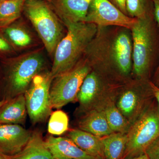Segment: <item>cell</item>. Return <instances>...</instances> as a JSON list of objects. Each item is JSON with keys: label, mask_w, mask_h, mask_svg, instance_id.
<instances>
[{"label": "cell", "mask_w": 159, "mask_h": 159, "mask_svg": "<svg viewBox=\"0 0 159 159\" xmlns=\"http://www.w3.org/2000/svg\"><path fill=\"white\" fill-rule=\"evenodd\" d=\"M9 157L10 159H54L38 131L32 133L25 147L19 152Z\"/></svg>", "instance_id": "cell-18"}, {"label": "cell", "mask_w": 159, "mask_h": 159, "mask_svg": "<svg viewBox=\"0 0 159 159\" xmlns=\"http://www.w3.org/2000/svg\"><path fill=\"white\" fill-rule=\"evenodd\" d=\"M121 89L116 93L115 103L132 125L154 100V97L147 80H137Z\"/></svg>", "instance_id": "cell-5"}, {"label": "cell", "mask_w": 159, "mask_h": 159, "mask_svg": "<svg viewBox=\"0 0 159 159\" xmlns=\"http://www.w3.org/2000/svg\"><path fill=\"white\" fill-rule=\"evenodd\" d=\"M127 14L139 19L148 16V0H125Z\"/></svg>", "instance_id": "cell-24"}, {"label": "cell", "mask_w": 159, "mask_h": 159, "mask_svg": "<svg viewBox=\"0 0 159 159\" xmlns=\"http://www.w3.org/2000/svg\"><path fill=\"white\" fill-rule=\"evenodd\" d=\"M6 1V0H0V4H1V3H2L4 1Z\"/></svg>", "instance_id": "cell-35"}, {"label": "cell", "mask_w": 159, "mask_h": 159, "mask_svg": "<svg viewBox=\"0 0 159 159\" xmlns=\"http://www.w3.org/2000/svg\"><path fill=\"white\" fill-rule=\"evenodd\" d=\"M133 43L126 32H120L115 38L111 48V57L120 76L128 77L132 68Z\"/></svg>", "instance_id": "cell-12"}, {"label": "cell", "mask_w": 159, "mask_h": 159, "mask_svg": "<svg viewBox=\"0 0 159 159\" xmlns=\"http://www.w3.org/2000/svg\"><path fill=\"white\" fill-rule=\"evenodd\" d=\"M136 21V18L127 16L109 0H92L85 22L131 29Z\"/></svg>", "instance_id": "cell-10"}, {"label": "cell", "mask_w": 159, "mask_h": 159, "mask_svg": "<svg viewBox=\"0 0 159 159\" xmlns=\"http://www.w3.org/2000/svg\"><path fill=\"white\" fill-rule=\"evenodd\" d=\"M27 113L25 94L7 99L0 107V125H22L25 122Z\"/></svg>", "instance_id": "cell-15"}, {"label": "cell", "mask_w": 159, "mask_h": 159, "mask_svg": "<svg viewBox=\"0 0 159 159\" xmlns=\"http://www.w3.org/2000/svg\"><path fill=\"white\" fill-rule=\"evenodd\" d=\"M149 84L153 93L154 97L156 101L159 112V88L155 85L153 82H149Z\"/></svg>", "instance_id": "cell-28"}, {"label": "cell", "mask_w": 159, "mask_h": 159, "mask_svg": "<svg viewBox=\"0 0 159 159\" xmlns=\"http://www.w3.org/2000/svg\"><path fill=\"white\" fill-rule=\"evenodd\" d=\"M45 142L54 159H97L86 153L69 138L51 136Z\"/></svg>", "instance_id": "cell-14"}, {"label": "cell", "mask_w": 159, "mask_h": 159, "mask_svg": "<svg viewBox=\"0 0 159 159\" xmlns=\"http://www.w3.org/2000/svg\"><path fill=\"white\" fill-rule=\"evenodd\" d=\"M78 126L79 129L100 138L113 133L103 110H92L83 114L78 121Z\"/></svg>", "instance_id": "cell-16"}, {"label": "cell", "mask_w": 159, "mask_h": 159, "mask_svg": "<svg viewBox=\"0 0 159 159\" xmlns=\"http://www.w3.org/2000/svg\"><path fill=\"white\" fill-rule=\"evenodd\" d=\"M90 71L87 64H81L55 78L50 91L52 108L58 109L77 99L80 86Z\"/></svg>", "instance_id": "cell-8"}, {"label": "cell", "mask_w": 159, "mask_h": 159, "mask_svg": "<svg viewBox=\"0 0 159 159\" xmlns=\"http://www.w3.org/2000/svg\"><path fill=\"white\" fill-rule=\"evenodd\" d=\"M154 6V13L156 19L159 25V1L158 0H153Z\"/></svg>", "instance_id": "cell-29"}, {"label": "cell", "mask_w": 159, "mask_h": 159, "mask_svg": "<svg viewBox=\"0 0 159 159\" xmlns=\"http://www.w3.org/2000/svg\"><path fill=\"white\" fill-rule=\"evenodd\" d=\"M158 1H159V0H158Z\"/></svg>", "instance_id": "cell-37"}, {"label": "cell", "mask_w": 159, "mask_h": 159, "mask_svg": "<svg viewBox=\"0 0 159 159\" xmlns=\"http://www.w3.org/2000/svg\"><path fill=\"white\" fill-rule=\"evenodd\" d=\"M123 159L139 156L159 137V112L155 99L131 125Z\"/></svg>", "instance_id": "cell-3"}, {"label": "cell", "mask_w": 159, "mask_h": 159, "mask_svg": "<svg viewBox=\"0 0 159 159\" xmlns=\"http://www.w3.org/2000/svg\"><path fill=\"white\" fill-rule=\"evenodd\" d=\"M127 159H148V157L146 155V154L145 153L142 155L139 156Z\"/></svg>", "instance_id": "cell-31"}, {"label": "cell", "mask_w": 159, "mask_h": 159, "mask_svg": "<svg viewBox=\"0 0 159 159\" xmlns=\"http://www.w3.org/2000/svg\"><path fill=\"white\" fill-rule=\"evenodd\" d=\"M7 99H4L0 101V107L2 106L7 101Z\"/></svg>", "instance_id": "cell-33"}, {"label": "cell", "mask_w": 159, "mask_h": 159, "mask_svg": "<svg viewBox=\"0 0 159 159\" xmlns=\"http://www.w3.org/2000/svg\"><path fill=\"white\" fill-rule=\"evenodd\" d=\"M65 25L67 33L57 44L50 72L54 79L74 68L97 31V26L92 23H69Z\"/></svg>", "instance_id": "cell-1"}, {"label": "cell", "mask_w": 159, "mask_h": 159, "mask_svg": "<svg viewBox=\"0 0 159 159\" xmlns=\"http://www.w3.org/2000/svg\"><path fill=\"white\" fill-rule=\"evenodd\" d=\"M70 138L82 150L97 159H104L102 138L79 129H72L68 134Z\"/></svg>", "instance_id": "cell-17"}, {"label": "cell", "mask_w": 159, "mask_h": 159, "mask_svg": "<svg viewBox=\"0 0 159 159\" xmlns=\"http://www.w3.org/2000/svg\"><path fill=\"white\" fill-rule=\"evenodd\" d=\"M145 153L148 159H159V137L148 146Z\"/></svg>", "instance_id": "cell-25"}, {"label": "cell", "mask_w": 159, "mask_h": 159, "mask_svg": "<svg viewBox=\"0 0 159 159\" xmlns=\"http://www.w3.org/2000/svg\"><path fill=\"white\" fill-rule=\"evenodd\" d=\"M25 0H6L0 4V28L10 25L20 17Z\"/></svg>", "instance_id": "cell-21"}, {"label": "cell", "mask_w": 159, "mask_h": 159, "mask_svg": "<svg viewBox=\"0 0 159 159\" xmlns=\"http://www.w3.org/2000/svg\"><path fill=\"white\" fill-rule=\"evenodd\" d=\"M69 118L61 110L53 112L51 115L48 124V131L51 134L60 135L68 129Z\"/></svg>", "instance_id": "cell-23"}, {"label": "cell", "mask_w": 159, "mask_h": 159, "mask_svg": "<svg viewBox=\"0 0 159 159\" xmlns=\"http://www.w3.org/2000/svg\"><path fill=\"white\" fill-rule=\"evenodd\" d=\"M111 1L112 3H113L119 10H121L124 14L127 15L125 6V0H111Z\"/></svg>", "instance_id": "cell-26"}, {"label": "cell", "mask_w": 159, "mask_h": 159, "mask_svg": "<svg viewBox=\"0 0 159 159\" xmlns=\"http://www.w3.org/2000/svg\"><path fill=\"white\" fill-rule=\"evenodd\" d=\"M117 90L112 89L97 72L90 71L77 94L78 111L82 115L92 110H103L107 102L115 99Z\"/></svg>", "instance_id": "cell-7"}, {"label": "cell", "mask_w": 159, "mask_h": 159, "mask_svg": "<svg viewBox=\"0 0 159 159\" xmlns=\"http://www.w3.org/2000/svg\"><path fill=\"white\" fill-rule=\"evenodd\" d=\"M92 0H53L55 13L64 24L85 22Z\"/></svg>", "instance_id": "cell-13"}, {"label": "cell", "mask_w": 159, "mask_h": 159, "mask_svg": "<svg viewBox=\"0 0 159 159\" xmlns=\"http://www.w3.org/2000/svg\"><path fill=\"white\" fill-rule=\"evenodd\" d=\"M4 32L9 40L18 47H27L32 42L30 34L21 26L10 25L6 28Z\"/></svg>", "instance_id": "cell-22"}, {"label": "cell", "mask_w": 159, "mask_h": 159, "mask_svg": "<svg viewBox=\"0 0 159 159\" xmlns=\"http://www.w3.org/2000/svg\"><path fill=\"white\" fill-rule=\"evenodd\" d=\"M153 83L155 85L159 88V66L157 71L156 74L155 82Z\"/></svg>", "instance_id": "cell-30"}, {"label": "cell", "mask_w": 159, "mask_h": 159, "mask_svg": "<svg viewBox=\"0 0 159 159\" xmlns=\"http://www.w3.org/2000/svg\"></svg>", "instance_id": "cell-36"}, {"label": "cell", "mask_w": 159, "mask_h": 159, "mask_svg": "<svg viewBox=\"0 0 159 159\" xmlns=\"http://www.w3.org/2000/svg\"><path fill=\"white\" fill-rule=\"evenodd\" d=\"M44 1H46V2H52L53 0H44Z\"/></svg>", "instance_id": "cell-34"}, {"label": "cell", "mask_w": 159, "mask_h": 159, "mask_svg": "<svg viewBox=\"0 0 159 159\" xmlns=\"http://www.w3.org/2000/svg\"><path fill=\"white\" fill-rule=\"evenodd\" d=\"M102 139L104 159H123L127 143L126 134L113 133Z\"/></svg>", "instance_id": "cell-19"}, {"label": "cell", "mask_w": 159, "mask_h": 159, "mask_svg": "<svg viewBox=\"0 0 159 159\" xmlns=\"http://www.w3.org/2000/svg\"><path fill=\"white\" fill-rule=\"evenodd\" d=\"M44 64L43 58L39 53L27 54L15 63L8 77L9 99L25 93L33 78L42 70Z\"/></svg>", "instance_id": "cell-9"}, {"label": "cell", "mask_w": 159, "mask_h": 159, "mask_svg": "<svg viewBox=\"0 0 159 159\" xmlns=\"http://www.w3.org/2000/svg\"><path fill=\"white\" fill-rule=\"evenodd\" d=\"M53 79L51 72L39 73L24 93L27 112L34 124L43 122L51 115L50 91Z\"/></svg>", "instance_id": "cell-6"}, {"label": "cell", "mask_w": 159, "mask_h": 159, "mask_svg": "<svg viewBox=\"0 0 159 159\" xmlns=\"http://www.w3.org/2000/svg\"><path fill=\"white\" fill-rule=\"evenodd\" d=\"M103 110L109 125L113 132L124 134L128 132L131 125L117 108L115 99L107 102Z\"/></svg>", "instance_id": "cell-20"}, {"label": "cell", "mask_w": 159, "mask_h": 159, "mask_svg": "<svg viewBox=\"0 0 159 159\" xmlns=\"http://www.w3.org/2000/svg\"><path fill=\"white\" fill-rule=\"evenodd\" d=\"M11 50V47L8 42L0 35V51L7 52Z\"/></svg>", "instance_id": "cell-27"}, {"label": "cell", "mask_w": 159, "mask_h": 159, "mask_svg": "<svg viewBox=\"0 0 159 159\" xmlns=\"http://www.w3.org/2000/svg\"><path fill=\"white\" fill-rule=\"evenodd\" d=\"M0 159H10L9 156L6 155L0 152Z\"/></svg>", "instance_id": "cell-32"}, {"label": "cell", "mask_w": 159, "mask_h": 159, "mask_svg": "<svg viewBox=\"0 0 159 159\" xmlns=\"http://www.w3.org/2000/svg\"><path fill=\"white\" fill-rule=\"evenodd\" d=\"M32 133L19 124L0 125V152L11 156L27 144Z\"/></svg>", "instance_id": "cell-11"}, {"label": "cell", "mask_w": 159, "mask_h": 159, "mask_svg": "<svg viewBox=\"0 0 159 159\" xmlns=\"http://www.w3.org/2000/svg\"><path fill=\"white\" fill-rule=\"evenodd\" d=\"M149 16L137 19L132 27L133 65L137 80H147L153 51V34Z\"/></svg>", "instance_id": "cell-4"}, {"label": "cell", "mask_w": 159, "mask_h": 159, "mask_svg": "<svg viewBox=\"0 0 159 159\" xmlns=\"http://www.w3.org/2000/svg\"><path fill=\"white\" fill-rule=\"evenodd\" d=\"M44 0H26L23 11L34 26L47 51L54 53L63 38V29L57 15Z\"/></svg>", "instance_id": "cell-2"}]
</instances>
